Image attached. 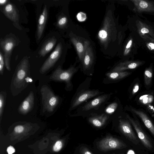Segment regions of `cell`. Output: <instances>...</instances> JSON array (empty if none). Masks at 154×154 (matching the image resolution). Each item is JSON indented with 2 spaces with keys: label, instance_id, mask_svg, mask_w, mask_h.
<instances>
[{
  "label": "cell",
  "instance_id": "6da1fadb",
  "mask_svg": "<svg viewBox=\"0 0 154 154\" xmlns=\"http://www.w3.org/2000/svg\"><path fill=\"white\" fill-rule=\"evenodd\" d=\"M29 67V58L25 57L17 65L12 79L10 88L13 95H17L32 81Z\"/></svg>",
  "mask_w": 154,
  "mask_h": 154
},
{
  "label": "cell",
  "instance_id": "7a4b0ae2",
  "mask_svg": "<svg viewBox=\"0 0 154 154\" xmlns=\"http://www.w3.org/2000/svg\"><path fill=\"white\" fill-rule=\"evenodd\" d=\"M40 92L43 111L50 113H53L60 104V97L47 85L42 86Z\"/></svg>",
  "mask_w": 154,
  "mask_h": 154
},
{
  "label": "cell",
  "instance_id": "3957f363",
  "mask_svg": "<svg viewBox=\"0 0 154 154\" xmlns=\"http://www.w3.org/2000/svg\"><path fill=\"white\" fill-rule=\"evenodd\" d=\"M76 71V69L73 66L64 70L62 69L60 66H59L52 73L49 78L56 82H65L66 83V88H72V85L71 81V79Z\"/></svg>",
  "mask_w": 154,
  "mask_h": 154
},
{
  "label": "cell",
  "instance_id": "277c9868",
  "mask_svg": "<svg viewBox=\"0 0 154 154\" xmlns=\"http://www.w3.org/2000/svg\"><path fill=\"white\" fill-rule=\"evenodd\" d=\"M62 49V44L59 43L41 67L39 70L41 73H45L54 66L61 55Z\"/></svg>",
  "mask_w": 154,
  "mask_h": 154
},
{
  "label": "cell",
  "instance_id": "5b68a950",
  "mask_svg": "<svg viewBox=\"0 0 154 154\" xmlns=\"http://www.w3.org/2000/svg\"><path fill=\"white\" fill-rule=\"evenodd\" d=\"M15 45V40L11 37L7 38L0 42L1 47L4 53L5 66L9 71L11 69L10 60L11 52Z\"/></svg>",
  "mask_w": 154,
  "mask_h": 154
},
{
  "label": "cell",
  "instance_id": "8992f818",
  "mask_svg": "<svg viewBox=\"0 0 154 154\" xmlns=\"http://www.w3.org/2000/svg\"><path fill=\"white\" fill-rule=\"evenodd\" d=\"M99 146L102 150L106 151L121 149L126 147L125 144L119 139L112 137L104 138L99 143Z\"/></svg>",
  "mask_w": 154,
  "mask_h": 154
},
{
  "label": "cell",
  "instance_id": "52a82bcc",
  "mask_svg": "<svg viewBox=\"0 0 154 154\" xmlns=\"http://www.w3.org/2000/svg\"><path fill=\"white\" fill-rule=\"evenodd\" d=\"M126 117L133 126L137 134L138 138L144 146L148 149L151 150L153 148L152 142L150 138L142 129L137 121L131 118L128 115H127Z\"/></svg>",
  "mask_w": 154,
  "mask_h": 154
},
{
  "label": "cell",
  "instance_id": "ba28073f",
  "mask_svg": "<svg viewBox=\"0 0 154 154\" xmlns=\"http://www.w3.org/2000/svg\"><path fill=\"white\" fill-rule=\"evenodd\" d=\"M119 122V128L121 132L133 143L138 144L139 140L132 129L129 122L126 120L120 119Z\"/></svg>",
  "mask_w": 154,
  "mask_h": 154
},
{
  "label": "cell",
  "instance_id": "9c48e42d",
  "mask_svg": "<svg viewBox=\"0 0 154 154\" xmlns=\"http://www.w3.org/2000/svg\"><path fill=\"white\" fill-rule=\"evenodd\" d=\"M2 11L4 15L13 22L15 26L20 29L19 14L15 6L13 4L8 3L4 6Z\"/></svg>",
  "mask_w": 154,
  "mask_h": 154
},
{
  "label": "cell",
  "instance_id": "30bf717a",
  "mask_svg": "<svg viewBox=\"0 0 154 154\" xmlns=\"http://www.w3.org/2000/svg\"><path fill=\"white\" fill-rule=\"evenodd\" d=\"M100 93L97 90H87L82 91L74 99L72 103L70 109H72L86 100Z\"/></svg>",
  "mask_w": 154,
  "mask_h": 154
},
{
  "label": "cell",
  "instance_id": "8fae6325",
  "mask_svg": "<svg viewBox=\"0 0 154 154\" xmlns=\"http://www.w3.org/2000/svg\"><path fill=\"white\" fill-rule=\"evenodd\" d=\"M34 102V93L31 91L19 106L18 109V112L23 115L27 114L33 109Z\"/></svg>",
  "mask_w": 154,
  "mask_h": 154
},
{
  "label": "cell",
  "instance_id": "7c38bea8",
  "mask_svg": "<svg viewBox=\"0 0 154 154\" xmlns=\"http://www.w3.org/2000/svg\"><path fill=\"white\" fill-rule=\"evenodd\" d=\"M48 14L47 6L45 5L38 20L37 30V36L38 40L41 38L43 34L47 19Z\"/></svg>",
  "mask_w": 154,
  "mask_h": 154
},
{
  "label": "cell",
  "instance_id": "4fadbf2b",
  "mask_svg": "<svg viewBox=\"0 0 154 154\" xmlns=\"http://www.w3.org/2000/svg\"><path fill=\"white\" fill-rule=\"evenodd\" d=\"M85 45V51L82 61L83 66L85 69H87L90 67L94 60V55L92 48L89 45L88 41L84 42Z\"/></svg>",
  "mask_w": 154,
  "mask_h": 154
},
{
  "label": "cell",
  "instance_id": "5bb4252c",
  "mask_svg": "<svg viewBox=\"0 0 154 154\" xmlns=\"http://www.w3.org/2000/svg\"><path fill=\"white\" fill-rule=\"evenodd\" d=\"M132 111L141 119L146 127L154 137V125L151 120L143 112L131 108Z\"/></svg>",
  "mask_w": 154,
  "mask_h": 154
},
{
  "label": "cell",
  "instance_id": "9a60e30c",
  "mask_svg": "<svg viewBox=\"0 0 154 154\" xmlns=\"http://www.w3.org/2000/svg\"><path fill=\"white\" fill-rule=\"evenodd\" d=\"M108 97V94L100 96L87 103L83 107V110L88 111L95 108L104 102Z\"/></svg>",
  "mask_w": 154,
  "mask_h": 154
},
{
  "label": "cell",
  "instance_id": "2e32d148",
  "mask_svg": "<svg viewBox=\"0 0 154 154\" xmlns=\"http://www.w3.org/2000/svg\"><path fill=\"white\" fill-rule=\"evenodd\" d=\"M57 42L56 39L52 37L47 40L42 46L39 54L42 57H44L53 48Z\"/></svg>",
  "mask_w": 154,
  "mask_h": 154
},
{
  "label": "cell",
  "instance_id": "e0dca14e",
  "mask_svg": "<svg viewBox=\"0 0 154 154\" xmlns=\"http://www.w3.org/2000/svg\"><path fill=\"white\" fill-rule=\"evenodd\" d=\"M108 116L104 114L95 116L89 118V121L94 126L100 127L103 126L108 119Z\"/></svg>",
  "mask_w": 154,
  "mask_h": 154
},
{
  "label": "cell",
  "instance_id": "ac0fdd59",
  "mask_svg": "<svg viewBox=\"0 0 154 154\" xmlns=\"http://www.w3.org/2000/svg\"><path fill=\"white\" fill-rule=\"evenodd\" d=\"M71 40L76 48L80 60L82 62L85 51L86 48L85 43L83 45L80 41L75 37L72 38Z\"/></svg>",
  "mask_w": 154,
  "mask_h": 154
},
{
  "label": "cell",
  "instance_id": "d6986e66",
  "mask_svg": "<svg viewBox=\"0 0 154 154\" xmlns=\"http://www.w3.org/2000/svg\"><path fill=\"white\" fill-rule=\"evenodd\" d=\"M138 66V64L134 62L129 64L121 63L116 66L112 70V72H122L128 69H134Z\"/></svg>",
  "mask_w": 154,
  "mask_h": 154
},
{
  "label": "cell",
  "instance_id": "ffe728a7",
  "mask_svg": "<svg viewBox=\"0 0 154 154\" xmlns=\"http://www.w3.org/2000/svg\"><path fill=\"white\" fill-rule=\"evenodd\" d=\"M130 74V73L127 72H112L107 73L106 75L110 79L117 80L124 78Z\"/></svg>",
  "mask_w": 154,
  "mask_h": 154
},
{
  "label": "cell",
  "instance_id": "44dd1931",
  "mask_svg": "<svg viewBox=\"0 0 154 154\" xmlns=\"http://www.w3.org/2000/svg\"><path fill=\"white\" fill-rule=\"evenodd\" d=\"M6 93L4 91H1L0 94V117L1 119L2 116L5 105Z\"/></svg>",
  "mask_w": 154,
  "mask_h": 154
},
{
  "label": "cell",
  "instance_id": "7402d4cb",
  "mask_svg": "<svg viewBox=\"0 0 154 154\" xmlns=\"http://www.w3.org/2000/svg\"><path fill=\"white\" fill-rule=\"evenodd\" d=\"M153 100V96L151 95L146 94L141 96L139 98L140 101L144 104L151 103Z\"/></svg>",
  "mask_w": 154,
  "mask_h": 154
},
{
  "label": "cell",
  "instance_id": "603a6c76",
  "mask_svg": "<svg viewBox=\"0 0 154 154\" xmlns=\"http://www.w3.org/2000/svg\"><path fill=\"white\" fill-rule=\"evenodd\" d=\"M152 77V71L149 69L146 70L144 72V82L146 85H148L150 84Z\"/></svg>",
  "mask_w": 154,
  "mask_h": 154
},
{
  "label": "cell",
  "instance_id": "cb8c5ba5",
  "mask_svg": "<svg viewBox=\"0 0 154 154\" xmlns=\"http://www.w3.org/2000/svg\"><path fill=\"white\" fill-rule=\"evenodd\" d=\"M118 104L116 102H113L110 104L106 109L105 112L108 114H111L116 109Z\"/></svg>",
  "mask_w": 154,
  "mask_h": 154
},
{
  "label": "cell",
  "instance_id": "d4e9b609",
  "mask_svg": "<svg viewBox=\"0 0 154 154\" xmlns=\"http://www.w3.org/2000/svg\"><path fill=\"white\" fill-rule=\"evenodd\" d=\"M67 22V18L65 16H60L57 20L56 25L57 27L61 28L64 27Z\"/></svg>",
  "mask_w": 154,
  "mask_h": 154
},
{
  "label": "cell",
  "instance_id": "484cf974",
  "mask_svg": "<svg viewBox=\"0 0 154 154\" xmlns=\"http://www.w3.org/2000/svg\"><path fill=\"white\" fill-rule=\"evenodd\" d=\"M5 65L4 56L1 51L0 52V73L3 75L4 66Z\"/></svg>",
  "mask_w": 154,
  "mask_h": 154
},
{
  "label": "cell",
  "instance_id": "4316f807",
  "mask_svg": "<svg viewBox=\"0 0 154 154\" xmlns=\"http://www.w3.org/2000/svg\"><path fill=\"white\" fill-rule=\"evenodd\" d=\"M76 17L78 20L80 22H83L86 20L87 17L85 13L80 12L77 14Z\"/></svg>",
  "mask_w": 154,
  "mask_h": 154
},
{
  "label": "cell",
  "instance_id": "83f0119b",
  "mask_svg": "<svg viewBox=\"0 0 154 154\" xmlns=\"http://www.w3.org/2000/svg\"><path fill=\"white\" fill-rule=\"evenodd\" d=\"M62 142L58 140L57 141L53 147V150L55 152H58L62 148Z\"/></svg>",
  "mask_w": 154,
  "mask_h": 154
},
{
  "label": "cell",
  "instance_id": "f1b7e54d",
  "mask_svg": "<svg viewBox=\"0 0 154 154\" xmlns=\"http://www.w3.org/2000/svg\"><path fill=\"white\" fill-rule=\"evenodd\" d=\"M98 35L101 38L104 39L107 36V33L104 30H100L98 32Z\"/></svg>",
  "mask_w": 154,
  "mask_h": 154
},
{
  "label": "cell",
  "instance_id": "f546056e",
  "mask_svg": "<svg viewBox=\"0 0 154 154\" xmlns=\"http://www.w3.org/2000/svg\"><path fill=\"white\" fill-rule=\"evenodd\" d=\"M24 129V127L22 125L16 126L14 128L15 131L17 133H20L23 131Z\"/></svg>",
  "mask_w": 154,
  "mask_h": 154
},
{
  "label": "cell",
  "instance_id": "4dcf8cb0",
  "mask_svg": "<svg viewBox=\"0 0 154 154\" xmlns=\"http://www.w3.org/2000/svg\"><path fill=\"white\" fill-rule=\"evenodd\" d=\"M7 151L8 154H12L15 152L14 148L11 146H10L7 149Z\"/></svg>",
  "mask_w": 154,
  "mask_h": 154
},
{
  "label": "cell",
  "instance_id": "1f68e13d",
  "mask_svg": "<svg viewBox=\"0 0 154 154\" xmlns=\"http://www.w3.org/2000/svg\"><path fill=\"white\" fill-rule=\"evenodd\" d=\"M139 5L140 7L143 8H146L148 6V3L144 1H142L140 2Z\"/></svg>",
  "mask_w": 154,
  "mask_h": 154
},
{
  "label": "cell",
  "instance_id": "d6a6232c",
  "mask_svg": "<svg viewBox=\"0 0 154 154\" xmlns=\"http://www.w3.org/2000/svg\"><path fill=\"white\" fill-rule=\"evenodd\" d=\"M139 88V85L136 84L134 86L132 91V94H134L137 92Z\"/></svg>",
  "mask_w": 154,
  "mask_h": 154
},
{
  "label": "cell",
  "instance_id": "836d02e7",
  "mask_svg": "<svg viewBox=\"0 0 154 154\" xmlns=\"http://www.w3.org/2000/svg\"><path fill=\"white\" fill-rule=\"evenodd\" d=\"M141 32L143 34L148 33L149 32V31L148 29L146 28H142L141 30Z\"/></svg>",
  "mask_w": 154,
  "mask_h": 154
},
{
  "label": "cell",
  "instance_id": "e575fe53",
  "mask_svg": "<svg viewBox=\"0 0 154 154\" xmlns=\"http://www.w3.org/2000/svg\"><path fill=\"white\" fill-rule=\"evenodd\" d=\"M132 44V41L131 40L129 41L128 42V43H127L126 47V48L127 49H128L130 47H131V45Z\"/></svg>",
  "mask_w": 154,
  "mask_h": 154
},
{
  "label": "cell",
  "instance_id": "d590c367",
  "mask_svg": "<svg viewBox=\"0 0 154 154\" xmlns=\"http://www.w3.org/2000/svg\"><path fill=\"white\" fill-rule=\"evenodd\" d=\"M8 1L7 0H0V4L1 5H4Z\"/></svg>",
  "mask_w": 154,
  "mask_h": 154
},
{
  "label": "cell",
  "instance_id": "8d00e7d4",
  "mask_svg": "<svg viewBox=\"0 0 154 154\" xmlns=\"http://www.w3.org/2000/svg\"><path fill=\"white\" fill-rule=\"evenodd\" d=\"M84 154H92L90 151L86 150L84 151Z\"/></svg>",
  "mask_w": 154,
  "mask_h": 154
},
{
  "label": "cell",
  "instance_id": "74e56055",
  "mask_svg": "<svg viewBox=\"0 0 154 154\" xmlns=\"http://www.w3.org/2000/svg\"><path fill=\"white\" fill-rule=\"evenodd\" d=\"M149 45L151 48L152 49H154V44L152 43H150L149 44Z\"/></svg>",
  "mask_w": 154,
  "mask_h": 154
},
{
  "label": "cell",
  "instance_id": "f35d334b",
  "mask_svg": "<svg viewBox=\"0 0 154 154\" xmlns=\"http://www.w3.org/2000/svg\"><path fill=\"white\" fill-rule=\"evenodd\" d=\"M123 154V153H122V154Z\"/></svg>",
  "mask_w": 154,
  "mask_h": 154
}]
</instances>
